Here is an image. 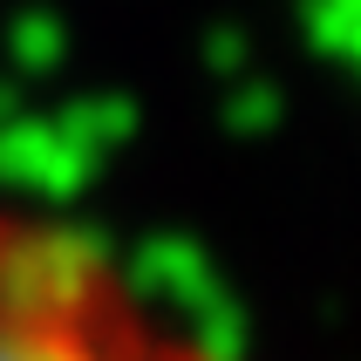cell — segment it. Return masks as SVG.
I'll list each match as a JSON object with an SVG mask.
<instances>
[{"instance_id": "cell-1", "label": "cell", "mask_w": 361, "mask_h": 361, "mask_svg": "<svg viewBox=\"0 0 361 361\" xmlns=\"http://www.w3.org/2000/svg\"><path fill=\"white\" fill-rule=\"evenodd\" d=\"M0 361H225L96 232L0 198Z\"/></svg>"}]
</instances>
